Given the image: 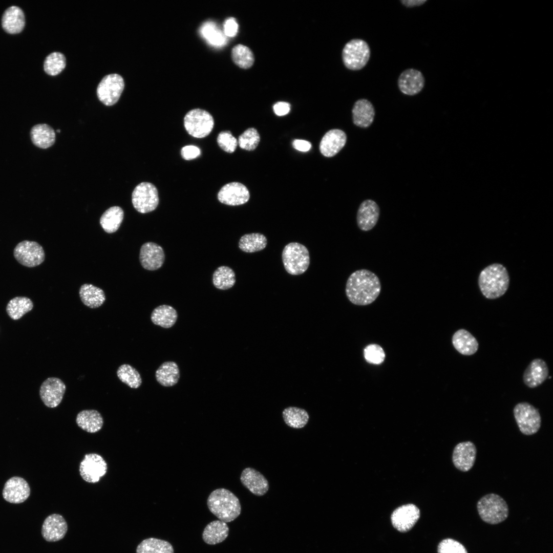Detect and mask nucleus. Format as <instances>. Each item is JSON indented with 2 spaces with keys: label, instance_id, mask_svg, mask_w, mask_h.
<instances>
[{
  "label": "nucleus",
  "instance_id": "f257e3e1",
  "mask_svg": "<svg viewBox=\"0 0 553 553\" xmlns=\"http://www.w3.org/2000/svg\"><path fill=\"white\" fill-rule=\"evenodd\" d=\"M381 289L378 276L369 270L361 269L355 271L348 277L345 292L352 304L366 306L376 300Z\"/></svg>",
  "mask_w": 553,
  "mask_h": 553
},
{
  "label": "nucleus",
  "instance_id": "f03ea898",
  "mask_svg": "<svg viewBox=\"0 0 553 553\" xmlns=\"http://www.w3.org/2000/svg\"><path fill=\"white\" fill-rule=\"evenodd\" d=\"M478 282L482 295L487 299L494 300L506 293L509 286V276L503 265L494 263L480 272Z\"/></svg>",
  "mask_w": 553,
  "mask_h": 553
},
{
  "label": "nucleus",
  "instance_id": "7ed1b4c3",
  "mask_svg": "<svg viewBox=\"0 0 553 553\" xmlns=\"http://www.w3.org/2000/svg\"><path fill=\"white\" fill-rule=\"evenodd\" d=\"M207 504L211 513L226 523L236 519L241 514V506L238 497L231 491L220 488L209 495Z\"/></svg>",
  "mask_w": 553,
  "mask_h": 553
},
{
  "label": "nucleus",
  "instance_id": "20e7f679",
  "mask_svg": "<svg viewBox=\"0 0 553 553\" xmlns=\"http://www.w3.org/2000/svg\"><path fill=\"white\" fill-rule=\"evenodd\" d=\"M477 508L481 519L490 524L501 523L508 515L506 502L502 497L495 493L482 496L477 502Z\"/></svg>",
  "mask_w": 553,
  "mask_h": 553
},
{
  "label": "nucleus",
  "instance_id": "39448f33",
  "mask_svg": "<svg viewBox=\"0 0 553 553\" xmlns=\"http://www.w3.org/2000/svg\"><path fill=\"white\" fill-rule=\"evenodd\" d=\"M282 261L286 271L291 275L304 273L310 264V256L307 248L297 242H291L284 248Z\"/></svg>",
  "mask_w": 553,
  "mask_h": 553
},
{
  "label": "nucleus",
  "instance_id": "423d86ee",
  "mask_svg": "<svg viewBox=\"0 0 553 553\" xmlns=\"http://www.w3.org/2000/svg\"><path fill=\"white\" fill-rule=\"evenodd\" d=\"M370 55V48L366 41L358 38L352 39L345 45L343 49V62L349 70H359L366 66Z\"/></svg>",
  "mask_w": 553,
  "mask_h": 553
},
{
  "label": "nucleus",
  "instance_id": "0eeeda50",
  "mask_svg": "<svg viewBox=\"0 0 553 553\" xmlns=\"http://www.w3.org/2000/svg\"><path fill=\"white\" fill-rule=\"evenodd\" d=\"M514 416L520 432L525 435L537 433L541 425L538 409L527 402L518 403L513 409Z\"/></svg>",
  "mask_w": 553,
  "mask_h": 553
},
{
  "label": "nucleus",
  "instance_id": "6e6552de",
  "mask_svg": "<svg viewBox=\"0 0 553 553\" xmlns=\"http://www.w3.org/2000/svg\"><path fill=\"white\" fill-rule=\"evenodd\" d=\"M184 125L187 132L195 138H202L208 136L214 126V120L207 111L195 109L189 111L184 118Z\"/></svg>",
  "mask_w": 553,
  "mask_h": 553
},
{
  "label": "nucleus",
  "instance_id": "1a4fd4ad",
  "mask_svg": "<svg viewBox=\"0 0 553 553\" xmlns=\"http://www.w3.org/2000/svg\"><path fill=\"white\" fill-rule=\"evenodd\" d=\"M132 202L135 209L140 213L145 214L154 210L159 204L157 188L150 182L139 184L132 193Z\"/></svg>",
  "mask_w": 553,
  "mask_h": 553
},
{
  "label": "nucleus",
  "instance_id": "9d476101",
  "mask_svg": "<svg viewBox=\"0 0 553 553\" xmlns=\"http://www.w3.org/2000/svg\"><path fill=\"white\" fill-rule=\"evenodd\" d=\"M13 256L19 264L30 268L39 265L45 259L43 247L37 242L28 240L21 241L16 245Z\"/></svg>",
  "mask_w": 553,
  "mask_h": 553
},
{
  "label": "nucleus",
  "instance_id": "9b49d317",
  "mask_svg": "<svg viewBox=\"0 0 553 553\" xmlns=\"http://www.w3.org/2000/svg\"><path fill=\"white\" fill-rule=\"evenodd\" d=\"M124 87V80L120 75H107L102 79L97 87L98 98L104 105H113L118 101Z\"/></svg>",
  "mask_w": 553,
  "mask_h": 553
},
{
  "label": "nucleus",
  "instance_id": "f8f14e48",
  "mask_svg": "<svg viewBox=\"0 0 553 553\" xmlns=\"http://www.w3.org/2000/svg\"><path fill=\"white\" fill-rule=\"evenodd\" d=\"M107 463L103 457L96 453L84 455L79 465V473L86 482L95 483L107 473Z\"/></svg>",
  "mask_w": 553,
  "mask_h": 553
},
{
  "label": "nucleus",
  "instance_id": "ddd939ff",
  "mask_svg": "<svg viewBox=\"0 0 553 553\" xmlns=\"http://www.w3.org/2000/svg\"><path fill=\"white\" fill-rule=\"evenodd\" d=\"M420 510L413 504H407L396 508L391 515L392 526L401 533L411 530L420 518Z\"/></svg>",
  "mask_w": 553,
  "mask_h": 553
},
{
  "label": "nucleus",
  "instance_id": "4468645a",
  "mask_svg": "<svg viewBox=\"0 0 553 553\" xmlns=\"http://www.w3.org/2000/svg\"><path fill=\"white\" fill-rule=\"evenodd\" d=\"M66 390V385L60 379L49 377L41 385L39 395L45 406L53 408L60 404Z\"/></svg>",
  "mask_w": 553,
  "mask_h": 553
},
{
  "label": "nucleus",
  "instance_id": "2eb2a0df",
  "mask_svg": "<svg viewBox=\"0 0 553 553\" xmlns=\"http://www.w3.org/2000/svg\"><path fill=\"white\" fill-rule=\"evenodd\" d=\"M477 449L470 441L459 442L454 448L452 462L455 467L463 472L469 471L476 461Z\"/></svg>",
  "mask_w": 553,
  "mask_h": 553
},
{
  "label": "nucleus",
  "instance_id": "dca6fc26",
  "mask_svg": "<svg viewBox=\"0 0 553 553\" xmlns=\"http://www.w3.org/2000/svg\"><path fill=\"white\" fill-rule=\"evenodd\" d=\"M218 199L222 203L240 205L248 202L250 198L249 190L243 184L233 182L224 185L218 194Z\"/></svg>",
  "mask_w": 553,
  "mask_h": 553
},
{
  "label": "nucleus",
  "instance_id": "f3484780",
  "mask_svg": "<svg viewBox=\"0 0 553 553\" xmlns=\"http://www.w3.org/2000/svg\"><path fill=\"white\" fill-rule=\"evenodd\" d=\"M30 494L28 482L23 478L14 476L5 483L3 490V497L8 502L18 504L24 502Z\"/></svg>",
  "mask_w": 553,
  "mask_h": 553
},
{
  "label": "nucleus",
  "instance_id": "a211bd4d",
  "mask_svg": "<svg viewBox=\"0 0 553 553\" xmlns=\"http://www.w3.org/2000/svg\"><path fill=\"white\" fill-rule=\"evenodd\" d=\"M425 84L422 73L415 69H408L402 71L398 77V87L403 94L413 96L421 91Z\"/></svg>",
  "mask_w": 553,
  "mask_h": 553
},
{
  "label": "nucleus",
  "instance_id": "6ab92c4d",
  "mask_svg": "<svg viewBox=\"0 0 553 553\" xmlns=\"http://www.w3.org/2000/svg\"><path fill=\"white\" fill-rule=\"evenodd\" d=\"M380 216V209L373 200L367 199L360 204L356 214V223L359 229L368 231L376 225Z\"/></svg>",
  "mask_w": 553,
  "mask_h": 553
},
{
  "label": "nucleus",
  "instance_id": "aec40b11",
  "mask_svg": "<svg viewBox=\"0 0 553 553\" xmlns=\"http://www.w3.org/2000/svg\"><path fill=\"white\" fill-rule=\"evenodd\" d=\"M165 259L163 248L158 244L148 242L141 247L139 260L142 266L148 270H156L163 265Z\"/></svg>",
  "mask_w": 553,
  "mask_h": 553
},
{
  "label": "nucleus",
  "instance_id": "412c9836",
  "mask_svg": "<svg viewBox=\"0 0 553 553\" xmlns=\"http://www.w3.org/2000/svg\"><path fill=\"white\" fill-rule=\"evenodd\" d=\"M68 525L60 515L53 514L48 516L41 527V535L48 542H56L62 539L66 534Z\"/></svg>",
  "mask_w": 553,
  "mask_h": 553
},
{
  "label": "nucleus",
  "instance_id": "4be33fe9",
  "mask_svg": "<svg viewBox=\"0 0 553 553\" xmlns=\"http://www.w3.org/2000/svg\"><path fill=\"white\" fill-rule=\"evenodd\" d=\"M549 369L546 362L541 358L532 360L523 374L524 384L529 388L541 385L548 377Z\"/></svg>",
  "mask_w": 553,
  "mask_h": 553
},
{
  "label": "nucleus",
  "instance_id": "5701e85b",
  "mask_svg": "<svg viewBox=\"0 0 553 553\" xmlns=\"http://www.w3.org/2000/svg\"><path fill=\"white\" fill-rule=\"evenodd\" d=\"M240 480L246 488L256 496H263L269 490V483L266 478L259 471L251 467L243 470Z\"/></svg>",
  "mask_w": 553,
  "mask_h": 553
},
{
  "label": "nucleus",
  "instance_id": "b1692460",
  "mask_svg": "<svg viewBox=\"0 0 553 553\" xmlns=\"http://www.w3.org/2000/svg\"><path fill=\"white\" fill-rule=\"evenodd\" d=\"M346 141L347 136L344 131L339 129L331 130L322 138L320 151L325 157H333L344 147Z\"/></svg>",
  "mask_w": 553,
  "mask_h": 553
},
{
  "label": "nucleus",
  "instance_id": "393cba45",
  "mask_svg": "<svg viewBox=\"0 0 553 553\" xmlns=\"http://www.w3.org/2000/svg\"><path fill=\"white\" fill-rule=\"evenodd\" d=\"M352 113L354 124L358 127L366 128L369 127L374 120L375 109L370 101L363 98L355 101Z\"/></svg>",
  "mask_w": 553,
  "mask_h": 553
},
{
  "label": "nucleus",
  "instance_id": "a878e982",
  "mask_svg": "<svg viewBox=\"0 0 553 553\" xmlns=\"http://www.w3.org/2000/svg\"><path fill=\"white\" fill-rule=\"evenodd\" d=\"M452 342L454 348L463 355H472L476 353L479 348L476 338L464 329H460L454 333Z\"/></svg>",
  "mask_w": 553,
  "mask_h": 553
},
{
  "label": "nucleus",
  "instance_id": "bb28decb",
  "mask_svg": "<svg viewBox=\"0 0 553 553\" xmlns=\"http://www.w3.org/2000/svg\"><path fill=\"white\" fill-rule=\"evenodd\" d=\"M25 15L22 10L17 6H11L4 12L2 25L4 30L10 34L20 32L25 24Z\"/></svg>",
  "mask_w": 553,
  "mask_h": 553
},
{
  "label": "nucleus",
  "instance_id": "cd10ccee",
  "mask_svg": "<svg viewBox=\"0 0 553 553\" xmlns=\"http://www.w3.org/2000/svg\"><path fill=\"white\" fill-rule=\"evenodd\" d=\"M30 137L36 146L46 149L52 146L55 141V133L53 128L45 123L34 125L30 131Z\"/></svg>",
  "mask_w": 553,
  "mask_h": 553
},
{
  "label": "nucleus",
  "instance_id": "c85d7f7f",
  "mask_svg": "<svg viewBox=\"0 0 553 553\" xmlns=\"http://www.w3.org/2000/svg\"><path fill=\"white\" fill-rule=\"evenodd\" d=\"M76 422L80 428L90 433L98 432L103 424L101 414L95 410H84L79 412L77 415Z\"/></svg>",
  "mask_w": 553,
  "mask_h": 553
},
{
  "label": "nucleus",
  "instance_id": "c756f323",
  "mask_svg": "<svg viewBox=\"0 0 553 553\" xmlns=\"http://www.w3.org/2000/svg\"><path fill=\"white\" fill-rule=\"evenodd\" d=\"M179 368L176 363L167 361L163 363L155 372L157 382L162 386L170 387L176 385L180 378Z\"/></svg>",
  "mask_w": 553,
  "mask_h": 553
},
{
  "label": "nucleus",
  "instance_id": "7c9ffc66",
  "mask_svg": "<svg viewBox=\"0 0 553 553\" xmlns=\"http://www.w3.org/2000/svg\"><path fill=\"white\" fill-rule=\"evenodd\" d=\"M229 531L226 522L215 520L206 526L202 533V539L209 545H215L224 541L228 537Z\"/></svg>",
  "mask_w": 553,
  "mask_h": 553
},
{
  "label": "nucleus",
  "instance_id": "2f4dec72",
  "mask_svg": "<svg viewBox=\"0 0 553 553\" xmlns=\"http://www.w3.org/2000/svg\"><path fill=\"white\" fill-rule=\"evenodd\" d=\"M79 294L83 304L90 308H98L105 301V295L103 290L90 284L81 285Z\"/></svg>",
  "mask_w": 553,
  "mask_h": 553
},
{
  "label": "nucleus",
  "instance_id": "473e14b6",
  "mask_svg": "<svg viewBox=\"0 0 553 553\" xmlns=\"http://www.w3.org/2000/svg\"><path fill=\"white\" fill-rule=\"evenodd\" d=\"M178 318L177 311L173 307L162 305L156 307L151 315L153 323L164 328L172 327Z\"/></svg>",
  "mask_w": 553,
  "mask_h": 553
},
{
  "label": "nucleus",
  "instance_id": "72a5a7b5",
  "mask_svg": "<svg viewBox=\"0 0 553 553\" xmlns=\"http://www.w3.org/2000/svg\"><path fill=\"white\" fill-rule=\"evenodd\" d=\"M123 217L124 212L120 207L112 206L102 214L100 219V224L106 232L113 233L119 228Z\"/></svg>",
  "mask_w": 553,
  "mask_h": 553
},
{
  "label": "nucleus",
  "instance_id": "f704fd0d",
  "mask_svg": "<svg viewBox=\"0 0 553 553\" xmlns=\"http://www.w3.org/2000/svg\"><path fill=\"white\" fill-rule=\"evenodd\" d=\"M201 35L211 46L221 47L227 42L223 31L212 21L204 23L200 28Z\"/></svg>",
  "mask_w": 553,
  "mask_h": 553
},
{
  "label": "nucleus",
  "instance_id": "c9c22d12",
  "mask_svg": "<svg viewBox=\"0 0 553 553\" xmlns=\"http://www.w3.org/2000/svg\"><path fill=\"white\" fill-rule=\"evenodd\" d=\"M282 416L285 423L294 429L304 428L309 419V415L305 410L296 407L285 408L282 412Z\"/></svg>",
  "mask_w": 553,
  "mask_h": 553
},
{
  "label": "nucleus",
  "instance_id": "e433bc0d",
  "mask_svg": "<svg viewBox=\"0 0 553 553\" xmlns=\"http://www.w3.org/2000/svg\"><path fill=\"white\" fill-rule=\"evenodd\" d=\"M33 308L32 301L25 296H16L9 301L6 306L8 315L12 320L20 318Z\"/></svg>",
  "mask_w": 553,
  "mask_h": 553
},
{
  "label": "nucleus",
  "instance_id": "4c0bfd02",
  "mask_svg": "<svg viewBox=\"0 0 553 553\" xmlns=\"http://www.w3.org/2000/svg\"><path fill=\"white\" fill-rule=\"evenodd\" d=\"M267 244L266 237L260 233H251L243 235L239 242V247L243 251L255 252L264 249Z\"/></svg>",
  "mask_w": 553,
  "mask_h": 553
},
{
  "label": "nucleus",
  "instance_id": "58836bf2",
  "mask_svg": "<svg viewBox=\"0 0 553 553\" xmlns=\"http://www.w3.org/2000/svg\"><path fill=\"white\" fill-rule=\"evenodd\" d=\"M136 553H174L172 545L167 541L154 538L143 540L137 547Z\"/></svg>",
  "mask_w": 553,
  "mask_h": 553
},
{
  "label": "nucleus",
  "instance_id": "ea45409f",
  "mask_svg": "<svg viewBox=\"0 0 553 553\" xmlns=\"http://www.w3.org/2000/svg\"><path fill=\"white\" fill-rule=\"evenodd\" d=\"M212 283L216 288L227 290L231 288L236 283V275L233 270L228 266L219 267L212 275Z\"/></svg>",
  "mask_w": 553,
  "mask_h": 553
},
{
  "label": "nucleus",
  "instance_id": "a19ab883",
  "mask_svg": "<svg viewBox=\"0 0 553 553\" xmlns=\"http://www.w3.org/2000/svg\"><path fill=\"white\" fill-rule=\"evenodd\" d=\"M117 375L124 384L133 389H137L142 384V378L139 372L129 364H123L117 369Z\"/></svg>",
  "mask_w": 553,
  "mask_h": 553
},
{
  "label": "nucleus",
  "instance_id": "79ce46f5",
  "mask_svg": "<svg viewBox=\"0 0 553 553\" xmlns=\"http://www.w3.org/2000/svg\"><path fill=\"white\" fill-rule=\"evenodd\" d=\"M231 57L234 63L242 69H248L253 64L254 58L251 50L242 44L235 46L231 50Z\"/></svg>",
  "mask_w": 553,
  "mask_h": 553
},
{
  "label": "nucleus",
  "instance_id": "37998d69",
  "mask_svg": "<svg viewBox=\"0 0 553 553\" xmlns=\"http://www.w3.org/2000/svg\"><path fill=\"white\" fill-rule=\"evenodd\" d=\"M66 57L63 54L57 52L51 53L45 60L44 70L50 75H58L66 67Z\"/></svg>",
  "mask_w": 553,
  "mask_h": 553
},
{
  "label": "nucleus",
  "instance_id": "c03bdc74",
  "mask_svg": "<svg viewBox=\"0 0 553 553\" xmlns=\"http://www.w3.org/2000/svg\"><path fill=\"white\" fill-rule=\"evenodd\" d=\"M260 141V137L257 130L254 127H250L239 137L238 143L241 148L251 151L256 148Z\"/></svg>",
  "mask_w": 553,
  "mask_h": 553
},
{
  "label": "nucleus",
  "instance_id": "a18cd8bd",
  "mask_svg": "<svg viewBox=\"0 0 553 553\" xmlns=\"http://www.w3.org/2000/svg\"><path fill=\"white\" fill-rule=\"evenodd\" d=\"M364 357L366 361L372 364H381L385 358L382 348L376 344H371L364 349Z\"/></svg>",
  "mask_w": 553,
  "mask_h": 553
},
{
  "label": "nucleus",
  "instance_id": "49530a36",
  "mask_svg": "<svg viewBox=\"0 0 553 553\" xmlns=\"http://www.w3.org/2000/svg\"><path fill=\"white\" fill-rule=\"evenodd\" d=\"M438 553H468L463 544L457 540L446 538L441 541L437 546Z\"/></svg>",
  "mask_w": 553,
  "mask_h": 553
},
{
  "label": "nucleus",
  "instance_id": "de8ad7c7",
  "mask_svg": "<svg viewBox=\"0 0 553 553\" xmlns=\"http://www.w3.org/2000/svg\"><path fill=\"white\" fill-rule=\"evenodd\" d=\"M217 140L219 146L224 151L229 153H233L238 144L237 139L229 131L221 132Z\"/></svg>",
  "mask_w": 553,
  "mask_h": 553
},
{
  "label": "nucleus",
  "instance_id": "09e8293b",
  "mask_svg": "<svg viewBox=\"0 0 553 553\" xmlns=\"http://www.w3.org/2000/svg\"><path fill=\"white\" fill-rule=\"evenodd\" d=\"M238 27V24L236 19L231 17L224 22L223 31L226 37H232L237 34Z\"/></svg>",
  "mask_w": 553,
  "mask_h": 553
},
{
  "label": "nucleus",
  "instance_id": "8fccbe9b",
  "mask_svg": "<svg viewBox=\"0 0 553 553\" xmlns=\"http://www.w3.org/2000/svg\"><path fill=\"white\" fill-rule=\"evenodd\" d=\"M201 154L199 148L194 145H186L183 147L181 151V155L183 159L186 160H192L199 157Z\"/></svg>",
  "mask_w": 553,
  "mask_h": 553
},
{
  "label": "nucleus",
  "instance_id": "3c124183",
  "mask_svg": "<svg viewBox=\"0 0 553 553\" xmlns=\"http://www.w3.org/2000/svg\"><path fill=\"white\" fill-rule=\"evenodd\" d=\"M273 109L276 115L282 116L287 115L290 112V105L286 102L279 101L274 104Z\"/></svg>",
  "mask_w": 553,
  "mask_h": 553
},
{
  "label": "nucleus",
  "instance_id": "603ef678",
  "mask_svg": "<svg viewBox=\"0 0 553 553\" xmlns=\"http://www.w3.org/2000/svg\"><path fill=\"white\" fill-rule=\"evenodd\" d=\"M292 146L297 151L306 152L311 149V144L310 142L305 140L295 139L292 142Z\"/></svg>",
  "mask_w": 553,
  "mask_h": 553
},
{
  "label": "nucleus",
  "instance_id": "864d4df0",
  "mask_svg": "<svg viewBox=\"0 0 553 553\" xmlns=\"http://www.w3.org/2000/svg\"><path fill=\"white\" fill-rule=\"evenodd\" d=\"M427 0H401V3L405 7L412 8L420 6L427 2Z\"/></svg>",
  "mask_w": 553,
  "mask_h": 553
},
{
  "label": "nucleus",
  "instance_id": "5fc2aeb1",
  "mask_svg": "<svg viewBox=\"0 0 553 553\" xmlns=\"http://www.w3.org/2000/svg\"><path fill=\"white\" fill-rule=\"evenodd\" d=\"M60 130H57V132H58V133H59V132H60Z\"/></svg>",
  "mask_w": 553,
  "mask_h": 553
}]
</instances>
